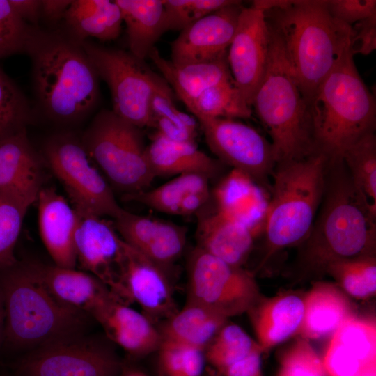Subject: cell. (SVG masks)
Returning <instances> with one entry per match:
<instances>
[{"mask_svg":"<svg viewBox=\"0 0 376 376\" xmlns=\"http://www.w3.org/2000/svg\"><path fill=\"white\" fill-rule=\"evenodd\" d=\"M123 361L104 336L88 335L24 353L12 376H120Z\"/></svg>","mask_w":376,"mask_h":376,"instance_id":"obj_12","label":"cell"},{"mask_svg":"<svg viewBox=\"0 0 376 376\" xmlns=\"http://www.w3.org/2000/svg\"><path fill=\"white\" fill-rule=\"evenodd\" d=\"M95 321L102 327L105 336L132 357H141L158 350L162 337L159 329L142 312L119 299L110 301Z\"/></svg>","mask_w":376,"mask_h":376,"instance_id":"obj_22","label":"cell"},{"mask_svg":"<svg viewBox=\"0 0 376 376\" xmlns=\"http://www.w3.org/2000/svg\"><path fill=\"white\" fill-rule=\"evenodd\" d=\"M342 159L358 189L376 208V137L370 132L347 148Z\"/></svg>","mask_w":376,"mask_h":376,"instance_id":"obj_36","label":"cell"},{"mask_svg":"<svg viewBox=\"0 0 376 376\" xmlns=\"http://www.w3.org/2000/svg\"><path fill=\"white\" fill-rule=\"evenodd\" d=\"M36 202L39 233L54 264L75 268L74 237L78 219L76 210L53 187H42Z\"/></svg>","mask_w":376,"mask_h":376,"instance_id":"obj_21","label":"cell"},{"mask_svg":"<svg viewBox=\"0 0 376 376\" xmlns=\"http://www.w3.org/2000/svg\"><path fill=\"white\" fill-rule=\"evenodd\" d=\"M0 376H12V375H11L3 374V375H0Z\"/></svg>","mask_w":376,"mask_h":376,"instance_id":"obj_54","label":"cell"},{"mask_svg":"<svg viewBox=\"0 0 376 376\" xmlns=\"http://www.w3.org/2000/svg\"><path fill=\"white\" fill-rule=\"evenodd\" d=\"M227 54L228 51L210 61L175 64L164 58L155 47L148 57L187 106L208 88L233 79Z\"/></svg>","mask_w":376,"mask_h":376,"instance_id":"obj_25","label":"cell"},{"mask_svg":"<svg viewBox=\"0 0 376 376\" xmlns=\"http://www.w3.org/2000/svg\"><path fill=\"white\" fill-rule=\"evenodd\" d=\"M70 0H42L41 19L50 24H56L63 19Z\"/></svg>","mask_w":376,"mask_h":376,"instance_id":"obj_49","label":"cell"},{"mask_svg":"<svg viewBox=\"0 0 376 376\" xmlns=\"http://www.w3.org/2000/svg\"><path fill=\"white\" fill-rule=\"evenodd\" d=\"M256 237L248 227L214 210L198 219L196 247L228 264L242 267Z\"/></svg>","mask_w":376,"mask_h":376,"instance_id":"obj_27","label":"cell"},{"mask_svg":"<svg viewBox=\"0 0 376 376\" xmlns=\"http://www.w3.org/2000/svg\"><path fill=\"white\" fill-rule=\"evenodd\" d=\"M113 220L127 244L169 272L185 249L187 228L182 226L124 209Z\"/></svg>","mask_w":376,"mask_h":376,"instance_id":"obj_18","label":"cell"},{"mask_svg":"<svg viewBox=\"0 0 376 376\" xmlns=\"http://www.w3.org/2000/svg\"><path fill=\"white\" fill-rule=\"evenodd\" d=\"M167 30L180 31L235 0H164Z\"/></svg>","mask_w":376,"mask_h":376,"instance_id":"obj_43","label":"cell"},{"mask_svg":"<svg viewBox=\"0 0 376 376\" xmlns=\"http://www.w3.org/2000/svg\"><path fill=\"white\" fill-rule=\"evenodd\" d=\"M303 302V318L296 334L307 340L332 335L354 315L348 297L338 286L329 282L315 283Z\"/></svg>","mask_w":376,"mask_h":376,"instance_id":"obj_26","label":"cell"},{"mask_svg":"<svg viewBox=\"0 0 376 376\" xmlns=\"http://www.w3.org/2000/svg\"><path fill=\"white\" fill-rule=\"evenodd\" d=\"M210 196V189L189 194L182 201L178 209V215H190L198 212L207 203Z\"/></svg>","mask_w":376,"mask_h":376,"instance_id":"obj_50","label":"cell"},{"mask_svg":"<svg viewBox=\"0 0 376 376\" xmlns=\"http://www.w3.org/2000/svg\"><path fill=\"white\" fill-rule=\"evenodd\" d=\"M148 127L154 128L155 134L172 141L195 143L196 123L175 107L173 92L166 81L152 97Z\"/></svg>","mask_w":376,"mask_h":376,"instance_id":"obj_32","label":"cell"},{"mask_svg":"<svg viewBox=\"0 0 376 376\" xmlns=\"http://www.w3.org/2000/svg\"><path fill=\"white\" fill-rule=\"evenodd\" d=\"M146 155L155 177L197 173L210 180L221 170V162L200 150L196 143L175 141L156 134L146 147Z\"/></svg>","mask_w":376,"mask_h":376,"instance_id":"obj_28","label":"cell"},{"mask_svg":"<svg viewBox=\"0 0 376 376\" xmlns=\"http://www.w3.org/2000/svg\"><path fill=\"white\" fill-rule=\"evenodd\" d=\"M258 349L260 347L256 341L242 327L227 322L207 345L204 352L209 366L221 374Z\"/></svg>","mask_w":376,"mask_h":376,"instance_id":"obj_35","label":"cell"},{"mask_svg":"<svg viewBox=\"0 0 376 376\" xmlns=\"http://www.w3.org/2000/svg\"><path fill=\"white\" fill-rule=\"evenodd\" d=\"M81 44L99 78L109 88L113 109L119 117L143 129L148 127L150 106L156 90L166 81L130 52L107 48L88 40Z\"/></svg>","mask_w":376,"mask_h":376,"instance_id":"obj_10","label":"cell"},{"mask_svg":"<svg viewBox=\"0 0 376 376\" xmlns=\"http://www.w3.org/2000/svg\"><path fill=\"white\" fill-rule=\"evenodd\" d=\"M316 150L329 160L375 132V99L360 77L350 46L308 102Z\"/></svg>","mask_w":376,"mask_h":376,"instance_id":"obj_5","label":"cell"},{"mask_svg":"<svg viewBox=\"0 0 376 376\" xmlns=\"http://www.w3.org/2000/svg\"><path fill=\"white\" fill-rule=\"evenodd\" d=\"M44 163L26 127L0 137V191L32 205L43 187Z\"/></svg>","mask_w":376,"mask_h":376,"instance_id":"obj_20","label":"cell"},{"mask_svg":"<svg viewBox=\"0 0 376 376\" xmlns=\"http://www.w3.org/2000/svg\"><path fill=\"white\" fill-rule=\"evenodd\" d=\"M32 26L20 18L8 0H0V59L25 53Z\"/></svg>","mask_w":376,"mask_h":376,"instance_id":"obj_44","label":"cell"},{"mask_svg":"<svg viewBox=\"0 0 376 376\" xmlns=\"http://www.w3.org/2000/svg\"><path fill=\"white\" fill-rule=\"evenodd\" d=\"M326 6L334 19L350 26L376 15L375 0H329Z\"/></svg>","mask_w":376,"mask_h":376,"instance_id":"obj_45","label":"cell"},{"mask_svg":"<svg viewBox=\"0 0 376 376\" xmlns=\"http://www.w3.org/2000/svg\"><path fill=\"white\" fill-rule=\"evenodd\" d=\"M81 139L112 189L125 196L146 190L155 178L147 158L142 129L112 110L99 111Z\"/></svg>","mask_w":376,"mask_h":376,"instance_id":"obj_8","label":"cell"},{"mask_svg":"<svg viewBox=\"0 0 376 376\" xmlns=\"http://www.w3.org/2000/svg\"><path fill=\"white\" fill-rule=\"evenodd\" d=\"M243 7L237 1L182 29L171 44L170 61L175 64L203 62L226 52Z\"/></svg>","mask_w":376,"mask_h":376,"instance_id":"obj_17","label":"cell"},{"mask_svg":"<svg viewBox=\"0 0 376 376\" xmlns=\"http://www.w3.org/2000/svg\"><path fill=\"white\" fill-rule=\"evenodd\" d=\"M198 118H249L252 109L233 79L211 87L186 106Z\"/></svg>","mask_w":376,"mask_h":376,"instance_id":"obj_33","label":"cell"},{"mask_svg":"<svg viewBox=\"0 0 376 376\" xmlns=\"http://www.w3.org/2000/svg\"><path fill=\"white\" fill-rule=\"evenodd\" d=\"M27 264L56 299L68 308L88 315L93 320L110 301L119 299L102 281L83 270L54 264Z\"/></svg>","mask_w":376,"mask_h":376,"instance_id":"obj_19","label":"cell"},{"mask_svg":"<svg viewBox=\"0 0 376 376\" xmlns=\"http://www.w3.org/2000/svg\"><path fill=\"white\" fill-rule=\"evenodd\" d=\"M215 210L248 227L257 237L263 231L269 198L264 187L233 169L213 191Z\"/></svg>","mask_w":376,"mask_h":376,"instance_id":"obj_23","label":"cell"},{"mask_svg":"<svg viewBox=\"0 0 376 376\" xmlns=\"http://www.w3.org/2000/svg\"><path fill=\"white\" fill-rule=\"evenodd\" d=\"M125 23L130 52L144 60L167 31L162 0H115Z\"/></svg>","mask_w":376,"mask_h":376,"instance_id":"obj_30","label":"cell"},{"mask_svg":"<svg viewBox=\"0 0 376 376\" xmlns=\"http://www.w3.org/2000/svg\"><path fill=\"white\" fill-rule=\"evenodd\" d=\"M25 53L38 106L48 119L75 124L94 110L99 77L81 42L65 31L33 26Z\"/></svg>","mask_w":376,"mask_h":376,"instance_id":"obj_1","label":"cell"},{"mask_svg":"<svg viewBox=\"0 0 376 376\" xmlns=\"http://www.w3.org/2000/svg\"><path fill=\"white\" fill-rule=\"evenodd\" d=\"M32 116L25 95L0 68V137L25 128Z\"/></svg>","mask_w":376,"mask_h":376,"instance_id":"obj_41","label":"cell"},{"mask_svg":"<svg viewBox=\"0 0 376 376\" xmlns=\"http://www.w3.org/2000/svg\"><path fill=\"white\" fill-rule=\"evenodd\" d=\"M258 349L240 361L224 370L222 376H263L262 371V354Z\"/></svg>","mask_w":376,"mask_h":376,"instance_id":"obj_47","label":"cell"},{"mask_svg":"<svg viewBox=\"0 0 376 376\" xmlns=\"http://www.w3.org/2000/svg\"><path fill=\"white\" fill-rule=\"evenodd\" d=\"M31 205L15 196L0 191V269L17 262L15 249Z\"/></svg>","mask_w":376,"mask_h":376,"instance_id":"obj_39","label":"cell"},{"mask_svg":"<svg viewBox=\"0 0 376 376\" xmlns=\"http://www.w3.org/2000/svg\"><path fill=\"white\" fill-rule=\"evenodd\" d=\"M208 182L207 178L200 174H182L153 189L125 195V198L158 212L178 215L183 199L192 192L209 189Z\"/></svg>","mask_w":376,"mask_h":376,"instance_id":"obj_34","label":"cell"},{"mask_svg":"<svg viewBox=\"0 0 376 376\" xmlns=\"http://www.w3.org/2000/svg\"><path fill=\"white\" fill-rule=\"evenodd\" d=\"M187 299L227 319L247 313L261 297L253 275L196 247L187 265Z\"/></svg>","mask_w":376,"mask_h":376,"instance_id":"obj_11","label":"cell"},{"mask_svg":"<svg viewBox=\"0 0 376 376\" xmlns=\"http://www.w3.org/2000/svg\"><path fill=\"white\" fill-rule=\"evenodd\" d=\"M120 376H150L143 371L126 365L124 362ZM159 376H163L162 374Z\"/></svg>","mask_w":376,"mask_h":376,"instance_id":"obj_52","label":"cell"},{"mask_svg":"<svg viewBox=\"0 0 376 376\" xmlns=\"http://www.w3.org/2000/svg\"><path fill=\"white\" fill-rule=\"evenodd\" d=\"M328 158L315 152L303 159L276 164L263 233L267 253L302 243L322 203Z\"/></svg>","mask_w":376,"mask_h":376,"instance_id":"obj_7","label":"cell"},{"mask_svg":"<svg viewBox=\"0 0 376 376\" xmlns=\"http://www.w3.org/2000/svg\"><path fill=\"white\" fill-rule=\"evenodd\" d=\"M20 17L28 24L38 26L41 19V0H8Z\"/></svg>","mask_w":376,"mask_h":376,"instance_id":"obj_48","label":"cell"},{"mask_svg":"<svg viewBox=\"0 0 376 376\" xmlns=\"http://www.w3.org/2000/svg\"><path fill=\"white\" fill-rule=\"evenodd\" d=\"M211 151L219 161L263 187L276 165L274 150L252 127L230 118H198Z\"/></svg>","mask_w":376,"mask_h":376,"instance_id":"obj_13","label":"cell"},{"mask_svg":"<svg viewBox=\"0 0 376 376\" xmlns=\"http://www.w3.org/2000/svg\"><path fill=\"white\" fill-rule=\"evenodd\" d=\"M275 376H329L309 340L299 338L278 355Z\"/></svg>","mask_w":376,"mask_h":376,"instance_id":"obj_42","label":"cell"},{"mask_svg":"<svg viewBox=\"0 0 376 376\" xmlns=\"http://www.w3.org/2000/svg\"><path fill=\"white\" fill-rule=\"evenodd\" d=\"M42 157L78 213L114 219L122 212L112 187L91 159L81 136L65 131L52 134L43 144Z\"/></svg>","mask_w":376,"mask_h":376,"instance_id":"obj_9","label":"cell"},{"mask_svg":"<svg viewBox=\"0 0 376 376\" xmlns=\"http://www.w3.org/2000/svg\"><path fill=\"white\" fill-rule=\"evenodd\" d=\"M157 352L163 376H204L203 350L162 339Z\"/></svg>","mask_w":376,"mask_h":376,"instance_id":"obj_40","label":"cell"},{"mask_svg":"<svg viewBox=\"0 0 376 376\" xmlns=\"http://www.w3.org/2000/svg\"><path fill=\"white\" fill-rule=\"evenodd\" d=\"M331 337L366 367L376 369V323L355 315L345 320Z\"/></svg>","mask_w":376,"mask_h":376,"instance_id":"obj_38","label":"cell"},{"mask_svg":"<svg viewBox=\"0 0 376 376\" xmlns=\"http://www.w3.org/2000/svg\"><path fill=\"white\" fill-rule=\"evenodd\" d=\"M349 295L366 299L376 293V261L373 255L337 260L326 267Z\"/></svg>","mask_w":376,"mask_h":376,"instance_id":"obj_37","label":"cell"},{"mask_svg":"<svg viewBox=\"0 0 376 376\" xmlns=\"http://www.w3.org/2000/svg\"><path fill=\"white\" fill-rule=\"evenodd\" d=\"M376 49V15L351 26L350 50L355 54L368 55Z\"/></svg>","mask_w":376,"mask_h":376,"instance_id":"obj_46","label":"cell"},{"mask_svg":"<svg viewBox=\"0 0 376 376\" xmlns=\"http://www.w3.org/2000/svg\"><path fill=\"white\" fill-rule=\"evenodd\" d=\"M6 311L3 292L0 282V347L2 346L4 335Z\"/></svg>","mask_w":376,"mask_h":376,"instance_id":"obj_51","label":"cell"},{"mask_svg":"<svg viewBox=\"0 0 376 376\" xmlns=\"http://www.w3.org/2000/svg\"><path fill=\"white\" fill-rule=\"evenodd\" d=\"M119 279L123 301L128 305L136 303L141 312L155 324L178 310L169 272L125 242Z\"/></svg>","mask_w":376,"mask_h":376,"instance_id":"obj_14","label":"cell"},{"mask_svg":"<svg viewBox=\"0 0 376 376\" xmlns=\"http://www.w3.org/2000/svg\"><path fill=\"white\" fill-rule=\"evenodd\" d=\"M269 40L264 12L252 6L243 7L227 58L232 77L251 107L267 71Z\"/></svg>","mask_w":376,"mask_h":376,"instance_id":"obj_15","label":"cell"},{"mask_svg":"<svg viewBox=\"0 0 376 376\" xmlns=\"http://www.w3.org/2000/svg\"><path fill=\"white\" fill-rule=\"evenodd\" d=\"M319 210L302 242L306 266L325 270L334 260L373 255L376 208L355 186L342 159L328 162Z\"/></svg>","mask_w":376,"mask_h":376,"instance_id":"obj_3","label":"cell"},{"mask_svg":"<svg viewBox=\"0 0 376 376\" xmlns=\"http://www.w3.org/2000/svg\"><path fill=\"white\" fill-rule=\"evenodd\" d=\"M228 319L200 305L186 301L158 327L163 340L205 350Z\"/></svg>","mask_w":376,"mask_h":376,"instance_id":"obj_31","label":"cell"},{"mask_svg":"<svg viewBox=\"0 0 376 376\" xmlns=\"http://www.w3.org/2000/svg\"><path fill=\"white\" fill-rule=\"evenodd\" d=\"M6 320L3 345L26 353L86 334L88 315L68 308L46 289L27 263L0 269Z\"/></svg>","mask_w":376,"mask_h":376,"instance_id":"obj_4","label":"cell"},{"mask_svg":"<svg viewBox=\"0 0 376 376\" xmlns=\"http://www.w3.org/2000/svg\"><path fill=\"white\" fill-rule=\"evenodd\" d=\"M268 28V65L253 95L251 109L271 138L278 164L303 159L318 152L308 104L278 38L269 26Z\"/></svg>","mask_w":376,"mask_h":376,"instance_id":"obj_6","label":"cell"},{"mask_svg":"<svg viewBox=\"0 0 376 376\" xmlns=\"http://www.w3.org/2000/svg\"><path fill=\"white\" fill-rule=\"evenodd\" d=\"M77 213L78 219L74 237L77 265L102 281L123 301L119 269L124 240L116 230L113 222L96 215Z\"/></svg>","mask_w":376,"mask_h":376,"instance_id":"obj_16","label":"cell"},{"mask_svg":"<svg viewBox=\"0 0 376 376\" xmlns=\"http://www.w3.org/2000/svg\"><path fill=\"white\" fill-rule=\"evenodd\" d=\"M264 13L308 104L350 46L351 26L330 15L325 0H285Z\"/></svg>","mask_w":376,"mask_h":376,"instance_id":"obj_2","label":"cell"},{"mask_svg":"<svg viewBox=\"0 0 376 376\" xmlns=\"http://www.w3.org/2000/svg\"><path fill=\"white\" fill-rule=\"evenodd\" d=\"M63 19L65 32L79 42L89 37L114 40L120 35L123 22L115 0H73Z\"/></svg>","mask_w":376,"mask_h":376,"instance_id":"obj_29","label":"cell"},{"mask_svg":"<svg viewBox=\"0 0 376 376\" xmlns=\"http://www.w3.org/2000/svg\"><path fill=\"white\" fill-rule=\"evenodd\" d=\"M246 313L255 340L266 352L297 334L304 315L303 298L294 294L261 296Z\"/></svg>","mask_w":376,"mask_h":376,"instance_id":"obj_24","label":"cell"},{"mask_svg":"<svg viewBox=\"0 0 376 376\" xmlns=\"http://www.w3.org/2000/svg\"><path fill=\"white\" fill-rule=\"evenodd\" d=\"M204 376H222L217 371L208 366L206 368Z\"/></svg>","mask_w":376,"mask_h":376,"instance_id":"obj_53","label":"cell"}]
</instances>
